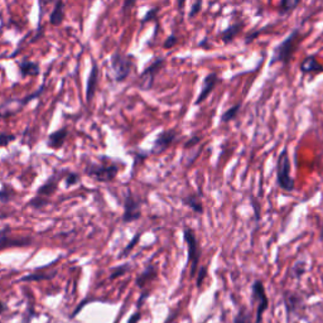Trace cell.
<instances>
[{"label": "cell", "instance_id": "cell-1", "mask_svg": "<svg viewBox=\"0 0 323 323\" xmlns=\"http://www.w3.org/2000/svg\"><path fill=\"white\" fill-rule=\"evenodd\" d=\"M301 29L299 28H294L291 33L288 34V37H286V39L283 42L279 43L277 47L274 48L270 58L269 66H274L275 63H282L284 66L291 62L292 57H293L294 52L298 48L299 42H301Z\"/></svg>", "mask_w": 323, "mask_h": 323}, {"label": "cell", "instance_id": "cell-2", "mask_svg": "<svg viewBox=\"0 0 323 323\" xmlns=\"http://www.w3.org/2000/svg\"><path fill=\"white\" fill-rule=\"evenodd\" d=\"M112 77L115 82H123L130 76L135 67V58L131 54H124L120 51H115L110 57Z\"/></svg>", "mask_w": 323, "mask_h": 323}, {"label": "cell", "instance_id": "cell-3", "mask_svg": "<svg viewBox=\"0 0 323 323\" xmlns=\"http://www.w3.org/2000/svg\"><path fill=\"white\" fill-rule=\"evenodd\" d=\"M277 177H278L279 187L284 191L294 190V179L291 174V160H289L288 150L284 148L278 157L277 162Z\"/></svg>", "mask_w": 323, "mask_h": 323}, {"label": "cell", "instance_id": "cell-4", "mask_svg": "<svg viewBox=\"0 0 323 323\" xmlns=\"http://www.w3.org/2000/svg\"><path fill=\"white\" fill-rule=\"evenodd\" d=\"M184 240L188 246V263L191 264V277H195L198 270V263H200V246H198L197 238H196L193 230L186 227L183 230Z\"/></svg>", "mask_w": 323, "mask_h": 323}, {"label": "cell", "instance_id": "cell-5", "mask_svg": "<svg viewBox=\"0 0 323 323\" xmlns=\"http://www.w3.org/2000/svg\"><path fill=\"white\" fill-rule=\"evenodd\" d=\"M119 172V167L115 163L110 164H91L86 168V173L100 182L114 181Z\"/></svg>", "mask_w": 323, "mask_h": 323}, {"label": "cell", "instance_id": "cell-6", "mask_svg": "<svg viewBox=\"0 0 323 323\" xmlns=\"http://www.w3.org/2000/svg\"><path fill=\"white\" fill-rule=\"evenodd\" d=\"M164 64H166V58H164V57H158L157 59H154V61L143 71L142 75H140L139 87L147 91L150 90V88L153 87V85H154L155 76L163 68Z\"/></svg>", "mask_w": 323, "mask_h": 323}, {"label": "cell", "instance_id": "cell-7", "mask_svg": "<svg viewBox=\"0 0 323 323\" xmlns=\"http://www.w3.org/2000/svg\"><path fill=\"white\" fill-rule=\"evenodd\" d=\"M253 297L258 302L257 310V323H260L263 320V315L268 310L269 301H268L267 293H265L264 286L260 281H255L253 284Z\"/></svg>", "mask_w": 323, "mask_h": 323}, {"label": "cell", "instance_id": "cell-8", "mask_svg": "<svg viewBox=\"0 0 323 323\" xmlns=\"http://www.w3.org/2000/svg\"><path fill=\"white\" fill-rule=\"evenodd\" d=\"M142 216V210H140V202L134 198L130 191H128V195L125 197V202H124V214H123V221L124 222H133L136 221Z\"/></svg>", "mask_w": 323, "mask_h": 323}, {"label": "cell", "instance_id": "cell-9", "mask_svg": "<svg viewBox=\"0 0 323 323\" xmlns=\"http://www.w3.org/2000/svg\"><path fill=\"white\" fill-rule=\"evenodd\" d=\"M32 243L29 238H11L10 229L8 226L0 229V250L8 248H23Z\"/></svg>", "mask_w": 323, "mask_h": 323}, {"label": "cell", "instance_id": "cell-10", "mask_svg": "<svg viewBox=\"0 0 323 323\" xmlns=\"http://www.w3.org/2000/svg\"><path fill=\"white\" fill-rule=\"evenodd\" d=\"M219 81H220V77L217 76L216 72L209 73V75H207L205 78H203L200 94H198L197 99H196V101H195L196 106H197V105L202 104V102L205 101V100L207 99V97H209L210 95H211V92L215 90V87L217 86Z\"/></svg>", "mask_w": 323, "mask_h": 323}, {"label": "cell", "instance_id": "cell-11", "mask_svg": "<svg viewBox=\"0 0 323 323\" xmlns=\"http://www.w3.org/2000/svg\"><path fill=\"white\" fill-rule=\"evenodd\" d=\"M177 138V131L176 129H169V130H164L157 136V139H155L154 145H153V153H162L163 150H166L172 143L176 140Z\"/></svg>", "mask_w": 323, "mask_h": 323}, {"label": "cell", "instance_id": "cell-12", "mask_svg": "<svg viewBox=\"0 0 323 323\" xmlns=\"http://www.w3.org/2000/svg\"><path fill=\"white\" fill-rule=\"evenodd\" d=\"M99 67H97L96 62L92 63V67H91V72L88 75L87 83H86V101L91 102L95 96V92H96L97 83H99Z\"/></svg>", "mask_w": 323, "mask_h": 323}, {"label": "cell", "instance_id": "cell-13", "mask_svg": "<svg viewBox=\"0 0 323 323\" xmlns=\"http://www.w3.org/2000/svg\"><path fill=\"white\" fill-rule=\"evenodd\" d=\"M24 102L23 99H10L6 100L5 102L0 105V118L6 119L10 118L13 115H15L16 112L20 111L24 107Z\"/></svg>", "mask_w": 323, "mask_h": 323}, {"label": "cell", "instance_id": "cell-14", "mask_svg": "<svg viewBox=\"0 0 323 323\" xmlns=\"http://www.w3.org/2000/svg\"><path fill=\"white\" fill-rule=\"evenodd\" d=\"M301 72L303 75H317L323 72V66L317 61L315 54L306 57L301 63Z\"/></svg>", "mask_w": 323, "mask_h": 323}, {"label": "cell", "instance_id": "cell-15", "mask_svg": "<svg viewBox=\"0 0 323 323\" xmlns=\"http://www.w3.org/2000/svg\"><path fill=\"white\" fill-rule=\"evenodd\" d=\"M57 187H58V181H57L56 177H51L48 181L44 182V183L38 188L35 197L43 198V200L48 201V197L56 192Z\"/></svg>", "mask_w": 323, "mask_h": 323}, {"label": "cell", "instance_id": "cell-16", "mask_svg": "<svg viewBox=\"0 0 323 323\" xmlns=\"http://www.w3.org/2000/svg\"><path fill=\"white\" fill-rule=\"evenodd\" d=\"M67 136H68V130H67V128L58 129V130H56L48 136L47 145H48L49 148H52V149H59V148L63 147Z\"/></svg>", "mask_w": 323, "mask_h": 323}, {"label": "cell", "instance_id": "cell-17", "mask_svg": "<svg viewBox=\"0 0 323 323\" xmlns=\"http://www.w3.org/2000/svg\"><path fill=\"white\" fill-rule=\"evenodd\" d=\"M64 19V1L63 0H56L53 10L49 14V23L53 27H58L62 24Z\"/></svg>", "mask_w": 323, "mask_h": 323}, {"label": "cell", "instance_id": "cell-18", "mask_svg": "<svg viewBox=\"0 0 323 323\" xmlns=\"http://www.w3.org/2000/svg\"><path fill=\"white\" fill-rule=\"evenodd\" d=\"M39 63L28 59H23L19 62V73L21 77H27V76H37L39 75Z\"/></svg>", "mask_w": 323, "mask_h": 323}, {"label": "cell", "instance_id": "cell-19", "mask_svg": "<svg viewBox=\"0 0 323 323\" xmlns=\"http://www.w3.org/2000/svg\"><path fill=\"white\" fill-rule=\"evenodd\" d=\"M56 274H57L56 270H53V272H49V273H44V272H40V270H37V272L32 273V274L24 275L23 278H20V282H23V283H29V282L49 281V279L53 278Z\"/></svg>", "mask_w": 323, "mask_h": 323}, {"label": "cell", "instance_id": "cell-20", "mask_svg": "<svg viewBox=\"0 0 323 323\" xmlns=\"http://www.w3.org/2000/svg\"><path fill=\"white\" fill-rule=\"evenodd\" d=\"M243 29V23H235V24H231L221 33V39L225 44H229V43L233 42L238 34L240 33V30Z\"/></svg>", "mask_w": 323, "mask_h": 323}, {"label": "cell", "instance_id": "cell-21", "mask_svg": "<svg viewBox=\"0 0 323 323\" xmlns=\"http://www.w3.org/2000/svg\"><path fill=\"white\" fill-rule=\"evenodd\" d=\"M155 275H157V270H155V268L153 267V265H149V267L138 277V279H136V286L139 287V288H144L145 284L149 283L153 278H155Z\"/></svg>", "mask_w": 323, "mask_h": 323}, {"label": "cell", "instance_id": "cell-22", "mask_svg": "<svg viewBox=\"0 0 323 323\" xmlns=\"http://www.w3.org/2000/svg\"><path fill=\"white\" fill-rule=\"evenodd\" d=\"M302 0H281L278 8V13L281 15H289L292 11L296 10Z\"/></svg>", "mask_w": 323, "mask_h": 323}, {"label": "cell", "instance_id": "cell-23", "mask_svg": "<svg viewBox=\"0 0 323 323\" xmlns=\"http://www.w3.org/2000/svg\"><path fill=\"white\" fill-rule=\"evenodd\" d=\"M183 202L186 203L188 207H191L193 211L197 212V214H202L203 212V205H202V202H201V198L198 197V196H196V195L187 196V197L184 198Z\"/></svg>", "mask_w": 323, "mask_h": 323}, {"label": "cell", "instance_id": "cell-24", "mask_svg": "<svg viewBox=\"0 0 323 323\" xmlns=\"http://www.w3.org/2000/svg\"><path fill=\"white\" fill-rule=\"evenodd\" d=\"M240 109H241V102H239V104L234 105V106H231L230 109H227L221 116L222 123H229V121L234 120V119H235L236 116H238V114H239V111H240Z\"/></svg>", "mask_w": 323, "mask_h": 323}, {"label": "cell", "instance_id": "cell-25", "mask_svg": "<svg viewBox=\"0 0 323 323\" xmlns=\"http://www.w3.org/2000/svg\"><path fill=\"white\" fill-rule=\"evenodd\" d=\"M158 13H159V8H158V6H154V8H152L150 10H148L147 13H145V15L142 18V24L144 25L145 23H149V21L152 20H158Z\"/></svg>", "mask_w": 323, "mask_h": 323}, {"label": "cell", "instance_id": "cell-26", "mask_svg": "<svg viewBox=\"0 0 323 323\" xmlns=\"http://www.w3.org/2000/svg\"><path fill=\"white\" fill-rule=\"evenodd\" d=\"M234 323H251L250 313L246 312L244 308H241V310L239 311L238 315H236L235 320H234Z\"/></svg>", "mask_w": 323, "mask_h": 323}, {"label": "cell", "instance_id": "cell-27", "mask_svg": "<svg viewBox=\"0 0 323 323\" xmlns=\"http://www.w3.org/2000/svg\"><path fill=\"white\" fill-rule=\"evenodd\" d=\"M128 270H129L128 264H124V265H121V267L114 268V270H112L111 274H110V281H114V279L119 278V277H121V275L125 274Z\"/></svg>", "mask_w": 323, "mask_h": 323}, {"label": "cell", "instance_id": "cell-28", "mask_svg": "<svg viewBox=\"0 0 323 323\" xmlns=\"http://www.w3.org/2000/svg\"><path fill=\"white\" fill-rule=\"evenodd\" d=\"M11 196H13V191H11L10 188H1V190H0V205L8 203L9 201L11 200Z\"/></svg>", "mask_w": 323, "mask_h": 323}, {"label": "cell", "instance_id": "cell-29", "mask_svg": "<svg viewBox=\"0 0 323 323\" xmlns=\"http://www.w3.org/2000/svg\"><path fill=\"white\" fill-rule=\"evenodd\" d=\"M206 278H207V268L206 267L198 268L197 281H196V286H197V288H201V287H202L203 281H205Z\"/></svg>", "mask_w": 323, "mask_h": 323}, {"label": "cell", "instance_id": "cell-30", "mask_svg": "<svg viewBox=\"0 0 323 323\" xmlns=\"http://www.w3.org/2000/svg\"><path fill=\"white\" fill-rule=\"evenodd\" d=\"M44 88H45V85H44V83H43V85L40 86V87L38 88L37 91H35V92H33V94H29V95H27V96H25V97H23V102H24V105H27L28 102H30V101H32V100H35V99H37V97H39L40 95L43 94V91H44Z\"/></svg>", "mask_w": 323, "mask_h": 323}, {"label": "cell", "instance_id": "cell-31", "mask_svg": "<svg viewBox=\"0 0 323 323\" xmlns=\"http://www.w3.org/2000/svg\"><path fill=\"white\" fill-rule=\"evenodd\" d=\"M139 239H140V234H136V235L133 238V240H131L130 243H129L128 245L125 246V249H124V250H123V253L120 254V257H126V255H128V254L130 253L131 250H133L134 246H135L136 244H138V241H139Z\"/></svg>", "mask_w": 323, "mask_h": 323}, {"label": "cell", "instance_id": "cell-32", "mask_svg": "<svg viewBox=\"0 0 323 323\" xmlns=\"http://www.w3.org/2000/svg\"><path fill=\"white\" fill-rule=\"evenodd\" d=\"M14 140H15V135H13V134H0V148L6 147V145L10 144Z\"/></svg>", "mask_w": 323, "mask_h": 323}, {"label": "cell", "instance_id": "cell-33", "mask_svg": "<svg viewBox=\"0 0 323 323\" xmlns=\"http://www.w3.org/2000/svg\"><path fill=\"white\" fill-rule=\"evenodd\" d=\"M201 9H202V0H195L192 6H191V10H190V14H188V16H190V18H195V16L200 13Z\"/></svg>", "mask_w": 323, "mask_h": 323}, {"label": "cell", "instance_id": "cell-34", "mask_svg": "<svg viewBox=\"0 0 323 323\" xmlns=\"http://www.w3.org/2000/svg\"><path fill=\"white\" fill-rule=\"evenodd\" d=\"M80 182V176L77 173H70L64 179V183H66L67 187H72L75 184H77Z\"/></svg>", "mask_w": 323, "mask_h": 323}, {"label": "cell", "instance_id": "cell-35", "mask_svg": "<svg viewBox=\"0 0 323 323\" xmlns=\"http://www.w3.org/2000/svg\"><path fill=\"white\" fill-rule=\"evenodd\" d=\"M177 42H178V38H177V35L176 34H171V35H168V37H167V39H166V42H164L163 47L166 49H171V48H173L174 45L177 44Z\"/></svg>", "mask_w": 323, "mask_h": 323}, {"label": "cell", "instance_id": "cell-36", "mask_svg": "<svg viewBox=\"0 0 323 323\" xmlns=\"http://www.w3.org/2000/svg\"><path fill=\"white\" fill-rule=\"evenodd\" d=\"M136 0H124L123 3V8H121V10H123L124 14L129 13V11L131 10V9L134 8V5H135Z\"/></svg>", "mask_w": 323, "mask_h": 323}, {"label": "cell", "instance_id": "cell-37", "mask_svg": "<svg viewBox=\"0 0 323 323\" xmlns=\"http://www.w3.org/2000/svg\"><path fill=\"white\" fill-rule=\"evenodd\" d=\"M38 1H39V8H40V10H42V13L39 14V21H40V20H42L43 14H44L47 5H48V4H51L52 1H53V0H38Z\"/></svg>", "mask_w": 323, "mask_h": 323}, {"label": "cell", "instance_id": "cell-38", "mask_svg": "<svg viewBox=\"0 0 323 323\" xmlns=\"http://www.w3.org/2000/svg\"><path fill=\"white\" fill-rule=\"evenodd\" d=\"M200 140H201L200 136H193L192 139H190V140H188L187 143H186V148H191V147H193V145L197 144V143L200 142Z\"/></svg>", "mask_w": 323, "mask_h": 323}, {"label": "cell", "instance_id": "cell-39", "mask_svg": "<svg viewBox=\"0 0 323 323\" xmlns=\"http://www.w3.org/2000/svg\"><path fill=\"white\" fill-rule=\"evenodd\" d=\"M139 320H140V312H136V313H134L133 316H131L128 323H138V321H139Z\"/></svg>", "mask_w": 323, "mask_h": 323}, {"label": "cell", "instance_id": "cell-40", "mask_svg": "<svg viewBox=\"0 0 323 323\" xmlns=\"http://www.w3.org/2000/svg\"><path fill=\"white\" fill-rule=\"evenodd\" d=\"M186 1H187V0H177V9H178L179 11L183 10Z\"/></svg>", "mask_w": 323, "mask_h": 323}, {"label": "cell", "instance_id": "cell-41", "mask_svg": "<svg viewBox=\"0 0 323 323\" xmlns=\"http://www.w3.org/2000/svg\"><path fill=\"white\" fill-rule=\"evenodd\" d=\"M6 311V306H5V303H3L1 302V301H0V315H1V313H4Z\"/></svg>", "mask_w": 323, "mask_h": 323}]
</instances>
